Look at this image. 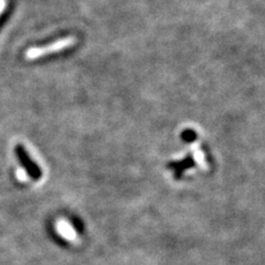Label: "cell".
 Listing matches in <instances>:
<instances>
[{
  "instance_id": "obj_1",
  "label": "cell",
  "mask_w": 265,
  "mask_h": 265,
  "mask_svg": "<svg viewBox=\"0 0 265 265\" xmlns=\"http://www.w3.org/2000/svg\"><path fill=\"white\" fill-rule=\"evenodd\" d=\"M75 42H77V38L70 35V37H65L63 39H59V40H56V41H53L44 47L30 48L26 51L25 57L26 60H30V61L37 60V59H40V57L52 54V53L66 50V49L73 47Z\"/></svg>"
},
{
  "instance_id": "obj_2",
  "label": "cell",
  "mask_w": 265,
  "mask_h": 265,
  "mask_svg": "<svg viewBox=\"0 0 265 265\" xmlns=\"http://www.w3.org/2000/svg\"><path fill=\"white\" fill-rule=\"evenodd\" d=\"M56 232L60 237L69 242H75L78 240V234L73 225L71 224L66 219H59L55 223Z\"/></svg>"
},
{
  "instance_id": "obj_3",
  "label": "cell",
  "mask_w": 265,
  "mask_h": 265,
  "mask_svg": "<svg viewBox=\"0 0 265 265\" xmlns=\"http://www.w3.org/2000/svg\"><path fill=\"white\" fill-rule=\"evenodd\" d=\"M17 154H19V156L22 158V161H24V163L26 166V169L29 170V174L32 175L34 178H39L41 172H40L37 165H34V163L30 160L28 154L25 152V149H22L21 147H17Z\"/></svg>"
},
{
  "instance_id": "obj_4",
  "label": "cell",
  "mask_w": 265,
  "mask_h": 265,
  "mask_svg": "<svg viewBox=\"0 0 265 265\" xmlns=\"http://www.w3.org/2000/svg\"><path fill=\"white\" fill-rule=\"evenodd\" d=\"M16 177L18 180L21 181V183H26V181L29 180L28 171L24 169V168H18V169L16 170Z\"/></svg>"
},
{
  "instance_id": "obj_5",
  "label": "cell",
  "mask_w": 265,
  "mask_h": 265,
  "mask_svg": "<svg viewBox=\"0 0 265 265\" xmlns=\"http://www.w3.org/2000/svg\"><path fill=\"white\" fill-rule=\"evenodd\" d=\"M7 7V0H0V17L2 16V13L6 10Z\"/></svg>"
}]
</instances>
